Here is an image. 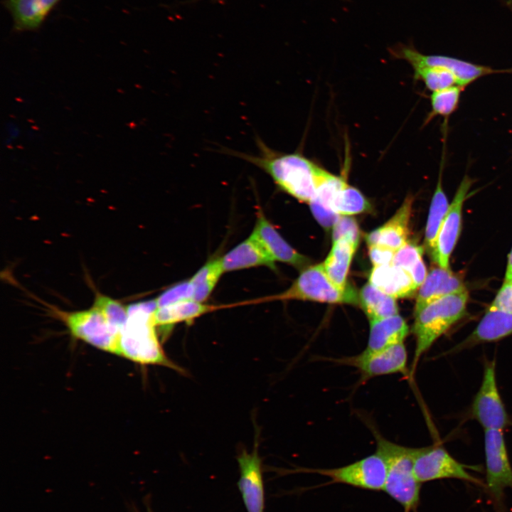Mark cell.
<instances>
[{
    "label": "cell",
    "instance_id": "38",
    "mask_svg": "<svg viewBox=\"0 0 512 512\" xmlns=\"http://www.w3.org/2000/svg\"><path fill=\"white\" fill-rule=\"evenodd\" d=\"M508 5L511 7L512 11V0H507Z\"/></svg>",
    "mask_w": 512,
    "mask_h": 512
},
{
    "label": "cell",
    "instance_id": "23",
    "mask_svg": "<svg viewBox=\"0 0 512 512\" xmlns=\"http://www.w3.org/2000/svg\"><path fill=\"white\" fill-rule=\"evenodd\" d=\"M211 306L203 302L193 299L186 300L171 305L156 307L154 313V321L156 328L163 334L162 338L170 331L171 328L180 322H190L201 315L210 311Z\"/></svg>",
    "mask_w": 512,
    "mask_h": 512
},
{
    "label": "cell",
    "instance_id": "24",
    "mask_svg": "<svg viewBox=\"0 0 512 512\" xmlns=\"http://www.w3.org/2000/svg\"><path fill=\"white\" fill-rule=\"evenodd\" d=\"M356 249L357 247L348 240H338L334 242L329 255L322 263L329 279L341 289L348 286L347 275Z\"/></svg>",
    "mask_w": 512,
    "mask_h": 512
},
{
    "label": "cell",
    "instance_id": "30",
    "mask_svg": "<svg viewBox=\"0 0 512 512\" xmlns=\"http://www.w3.org/2000/svg\"><path fill=\"white\" fill-rule=\"evenodd\" d=\"M463 88L459 85H454L433 92L430 97L432 112L427 120L437 115L447 117L452 114L458 106Z\"/></svg>",
    "mask_w": 512,
    "mask_h": 512
},
{
    "label": "cell",
    "instance_id": "33",
    "mask_svg": "<svg viewBox=\"0 0 512 512\" xmlns=\"http://www.w3.org/2000/svg\"><path fill=\"white\" fill-rule=\"evenodd\" d=\"M341 239H346L358 247L360 231L355 218L350 215H340L333 226V242Z\"/></svg>",
    "mask_w": 512,
    "mask_h": 512
},
{
    "label": "cell",
    "instance_id": "35",
    "mask_svg": "<svg viewBox=\"0 0 512 512\" xmlns=\"http://www.w3.org/2000/svg\"><path fill=\"white\" fill-rule=\"evenodd\" d=\"M488 308L512 313V283L503 282Z\"/></svg>",
    "mask_w": 512,
    "mask_h": 512
},
{
    "label": "cell",
    "instance_id": "18",
    "mask_svg": "<svg viewBox=\"0 0 512 512\" xmlns=\"http://www.w3.org/2000/svg\"><path fill=\"white\" fill-rule=\"evenodd\" d=\"M465 290L467 289L460 274L437 265L430 270L420 287L415 312L434 300Z\"/></svg>",
    "mask_w": 512,
    "mask_h": 512
},
{
    "label": "cell",
    "instance_id": "22",
    "mask_svg": "<svg viewBox=\"0 0 512 512\" xmlns=\"http://www.w3.org/2000/svg\"><path fill=\"white\" fill-rule=\"evenodd\" d=\"M410 329L399 314L370 321L368 343L365 351H377L404 343Z\"/></svg>",
    "mask_w": 512,
    "mask_h": 512
},
{
    "label": "cell",
    "instance_id": "2",
    "mask_svg": "<svg viewBox=\"0 0 512 512\" xmlns=\"http://www.w3.org/2000/svg\"><path fill=\"white\" fill-rule=\"evenodd\" d=\"M155 299L127 306V321L118 335L117 356L142 365H158L185 371L164 351L154 321Z\"/></svg>",
    "mask_w": 512,
    "mask_h": 512
},
{
    "label": "cell",
    "instance_id": "15",
    "mask_svg": "<svg viewBox=\"0 0 512 512\" xmlns=\"http://www.w3.org/2000/svg\"><path fill=\"white\" fill-rule=\"evenodd\" d=\"M251 235L258 240L274 262H282L297 267L308 264V259L287 242L261 211L257 215Z\"/></svg>",
    "mask_w": 512,
    "mask_h": 512
},
{
    "label": "cell",
    "instance_id": "10",
    "mask_svg": "<svg viewBox=\"0 0 512 512\" xmlns=\"http://www.w3.org/2000/svg\"><path fill=\"white\" fill-rule=\"evenodd\" d=\"M393 55L407 61L414 68L439 67L450 71L455 76L458 85L464 87L474 80L492 73L507 72L474 64L453 57L441 55H425L410 46H400L393 50Z\"/></svg>",
    "mask_w": 512,
    "mask_h": 512
},
{
    "label": "cell",
    "instance_id": "34",
    "mask_svg": "<svg viewBox=\"0 0 512 512\" xmlns=\"http://www.w3.org/2000/svg\"><path fill=\"white\" fill-rule=\"evenodd\" d=\"M422 247L408 241L395 251L391 264L409 272L422 260Z\"/></svg>",
    "mask_w": 512,
    "mask_h": 512
},
{
    "label": "cell",
    "instance_id": "9",
    "mask_svg": "<svg viewBox=\"0 0 512 512\" xmlns=\"http://www.w3.org/2000/svg\"><path fill=\"white\" fill-rule=\"evenodd\" d=\"M414 471L420 484L442 479H457L482 485L479 479L467 471L466 465L456 460L439 445L417 448Z\"/></svg>",
    "mask_w": 512,
    "mask_h": 512
},
{
    "label": "cell",
    "instance_id": "37",
    "mask_svg": "<svg viewBox=\"0 0 512 512\" xmlns=\"http://www.w3.org/2000/svg\"><path fill=\"white\" fill-rule=\"evenodd\" d=\"M504 281L512 283V248L508 255Z\"/></svg>",
    "mask_w": 512,
    "mask_h": 512
},
{
    "label": "cell",
    "instance_id": "3",
    "mask_svg": "<svg viewBox=\"0 0 512 512\" xmlns=\"http://www.w3.org/2000/svg\"><path fill=\"white\" fill-rule=\"evenodd\" d=\"M467 290L434 300L417 312L412 332L415 346L410 376L416 370L420 358L433 343L466 314Z\"/></svg>",
    "mask_w": 512,
    "mask_h": 512
},
{
    "label": "cell",
    "instance_id": "25",
    "mask_svg": "<svg viewBox=\"0 0 512 512\" xmlns=\"http://www.w3.org/2000/svg\"><path fill=\"white\" fill-rule=\"evenodd\" d=\"M358 299L369 321L398 314L395 299L385 294L370 282L362 287Z\"/></svg>",
    "mask_w": 512,
    "mask_h": 512
},
{
    "label": "cell",
    "instance_id": "13",
    "mask_svg": "<svg viewBox=\"0 0 512 512\" xmlns=\"http://www.w3.org/2000/svg\"><path fill=\"white\" fill-rule=\"evenodd\" d=\"M472 183V179L468 176L463 178L437 235L431 257L441 267L449 269V259L461 233L463 205Z\"/></svg>",
    "mask_w": 512,
    "mask_h": 512
},
{
    "label": "cell",
    "instance_id": "39",
    "mask_svg": "<svg viewBox=\"0 0 512 512\" xmlns=\"http://www.w3.org/2000/svg\"><path fill=\"white\" fill-rule=\"evenodd\" d=\"M404 511H405L404 512H410V511H405V510H404Z\"/></svg>",
    "mask_w": 512,
    "mask_h": 512
},
{
    "label": "cell",
    "instance_id": "11",
    "mask_svg": "<svg viewBox=\"0 0 512 512\" xmlns=\"http://www.w3.org/2000/svg\"><path fill=\"white\" fill-rule=\"evenodd\" d=\"M407 351L404 343L377 351L363 350L358 355L337 361L356 368L363 381L372 378L395 374L407 373Z\"/></svg>",
    "mask_w": 512,
    "mask_h": 512
},
{
    "label": "cell",
    "instance_id": "16",
    "mask_svg": "<svg viewBox=\"0 0 512 512\" xmlns=\"http://www.w3.org/2000/svg\"><path fill=\"white\" fill-rule=\"evenodd\" d=\"M414 198L408 195L393 216L366 235L368 245H383L397 250L408 242Z\"/></svg>",
    "mask_w": 512,
    "mask_h": 512
},
{
    "label": "cell",
    "instance_id": "4",
    "mask_svg": "<svg viewBox=\"0 0 512 512\" xmlns=\"http://www.w3.org/2000/svg\"><path fill=\"white\" fill-rule=\"evenodd\" d=\"M376 450L385 460L387 475L383 491L399 503L404 510L411 512L420 502L421 484L414 471L417 448L393 442L373 430Z\"/></svg>",
    "mask_w": 512,
    "mask_h": 512
},
{
    "label": "cell",
    "instance_id": "7",
    "mask_svg": "<svg viewBox=\"0 0 512 512\" xmlns=\"http://www.w3.org/2000/svg\"><path fill=\"white\" fill-rule=\"evenodd\" d=\"M305 471L327 476L331 479V484H343L372 491L383 490L387 475L385 460L377 452L343 466L307 469Z\"/></svg>",
    "mask_w": 512,
    "mask_h": 512
},
{
    "label": "cell",
    "instance_id": "36",
    "mask_svg": "<svg viewBox=\"0 0 512 512\" xmlns=\"http://www.w3.org/2000/svg\"><path fill=\"white\" fill-rule=\"evenodd\" d=\"M368 247L369 257L374 266L391 264L395 250L378 245H369Z\"/></svg>",
    "mask_w": 512,
    "mask_h": 512
},
{
    "label": "cell",
    "instance_id": "8",
    "mask_svg": "<svg viewBox=\"0 0 512 512\" xmlns=\"http://www.w3.org/2000/svg\"><path fill=\"white\" fill-rule=\"evenodd\" d=\"M471 415L484 430L503 431L510 424L509 416L498 388L494 361L484 365L481 384L472 401Z\"/></svg>",
    "mask_w": 512,
    "mask_h": 512
},
{
    "label": "cell",
    "instance_id": "5",
    "mask_svg": "<svg viewBox=\"0 0 512 512\" xmlns=\"http://www.w3.org/2000/svg\"><path fill=\"white\" fill-rule=\"evenodd\" d=\"M358 296L350 285L344 289L338 288L326 274L323 264H318L302 270L291 287L275 298L357 304L359 302Z\"/></svg>",
    "mask_w": 512,
    "mask_h": 512
},
{
    "label": "cell",
    "instance_id": "21",
    "mask_svg": "<svg viewBox=\"0 0 512 512\" xmlns=\"http://www.w3.org/2000/svg\"><path fill=\"white\" fill-rule=\"evenodd\" d=\"M369 282L395 299L411 297L417 289L409 272L392 264L374 266Z\"/></svg>",
    "mask_w": 512,
    "mask_h": 512
},
{
    "label": "cell",
    "instance_id": "12",
    "mask_svg": "<svg viewBox=\"0 0 512 512\" xmlns=\"http://www.w3.org/2000/svg\"><path fill=\"white\" fill-rule=\"evenodd\" d=\"M484 454L486 486L499 501L505 489H512V466L502 430H484Z\"/></svg>",
    "mask_w": 512,
    "mask_h": 512
},
{
    "label": "cell",
    "instance_id": "14",
    "mask_svg": "<svg viewBox=\"0 0 512 512\" xmlns=\"http://www.w3.org/2000/svg\"><path fill=\"white\" fill-rule=\"evenodd\" d=\"M257 447L255 439L252 451L243 449L237 458L240 469L238 485L247 512H264L265 509L262 459Z\"/></svg>",
    "mask_w": 512,
    "mask_h": 512
},
{
    "label": "cell",
    "instance_id": "28",
    "mask_svg": "<svg viewBox=\"0 0 512 512\" xmlns=\"http://www.w3.org/2000/svg\"><path fill=\"white\" fill-rule=\"evenodd\" d=\"M223 273L220 257L212 259L202 266L189 279L193 289V300L204 302Z\"/></svg>",
    "mask_w": 512,
    "mask_h": 512
},
{
    "label": "cell",
    "instance_id": "6",
    "mask_svg": "<svg viewBox=\"0 0 512 512\" xmlns=\"http://www.w3.org/2000/svg\"><path fill=\"white\" fill-rule=\"evenodd\" d=\"M56 314L75 338L117 355L119 333L97 306L92 305L88 309L73 311L56 310Z\"/></svg>",
    "mask_w": 512,
    "mask_h": 512
},
{
    "label": "cell",
    "instance_id": "27",
    "mask_svg": "<svg viewBox=\"0 0 512 512\" xmlns=\"http://www.w3.org/2000/svg\"><path fill=\"white\" fill-rule=\"evenodd\" d=\"M330 208L340 215H352L369 210L370 204L360 191L346 181L334 195Z\"/></svg>",
    "mask_w": 512,
    "mask_h": 512
},
{
    "label": "cell",
    "instance_id": "32",
    "mask_svg": "<svg viewBox=\"0 0 512 512\" xmlns=\"http://www.w3.org/2000/svg\"><path fill=\"white\" fill-rule=\"evenodd\" d=\"M193 289L190 280L183 281L166 289L156 298V307L193 299Z\"/></svg>",
    "mask_w": 512,
    "mask_h": 512
},
{
    "label": "cell",
    "instance_id": "19",
    "mask_svg": "<svg viewBox=\"0 0 512 512\" xmlns=\"http://www.w3.org/2000/svg\"><path fill=\"white\" fill-rule=\"evenodd\" d=\"M60 0H4L16 32L38 30Z\"/></svg>",
    "mask_w": 512,
    "mask_h": 512
},
{
    "label": "cell",
    "instance_id": "29",
    "mask_svg": "<svg viewBox=\"0 0 512 512\" xmlns=\"http://www.w3.org/2000/svg\"><path fill=\"white\" fill-rule=\"evenodd\" d=\"M414 71L415 78L421 80L432 92L458 85L453 73L444 68L420 67L414 68Z\"/></svg>",
    "mask_w": 512,
    "mask_h": 512
},
{
    "label": "cell",
    "instance_id": "1",
    "mask_svg": "<svg viewBox=\"0 0 512 512\" xmlns=\"http://www.w3.org/2000/svg\"><path fill=\"white\" fill-rule=\"evenodd\" d=\"M257 154L233 150L227 153L240 158L266 173L277 187L301 202L311 201L315 194L317 165L298 152L282 153L256 138Z\"/></svg>",
    "mask_w": 512,
    "mask_h": 512
},
{
    "label": "cell",
    "instance_id": "31",
    "mask_svg": "<svg viewBox=\"0 0 512 512\" xmlns=\"http://www.w3.org/2000/svg\"><path fill=\"white\" fill-rule=\"evenodd\" d=\"M92 305L101 310L112 328L119 333L127 319V306L100 293L96 294Z\"/></svg>",
    "mask_w": 512,
    "mask_h": 512
},
{
    "label": "cell",
    "instance_id": "17",
    "mask_svg": "<svg viewBox=\"0 0 512 512\" xmlns=\"http://www.w3.org/2000/svg\"><path fill=\"white\" fill-rule=\"evenodd\" d=\"M511 334L512 313L488 308L472 333L449 352H457L482 343L498 341Z\"/></svg>",
    "mask_w": 512,
    "mask_h": 512
},
{
    "label": "cell",
    "instance_id": "26",
    "mask_svg": "<svg viewBox=\"0 0 512 512\" xmlns=\"http://www.w3.org/2000/svg\"><path fill=\"white\" fill-rule=\"evenodd\" d=\"M442 164L432 198L425 228V243L430 256L434 251L437 235L449 208L442 185Z\"/></svg>",
    "mask_w": 512,
    "mask_h": 512
},
{
    "label": "cell",
    "instance_id": "20",
    "mask_svg": "<svg viewBox=\"0 0 512 512\" xmlns=\"http://www.w3.org/2000/svg\"><path fill=\"white\" fill-rule=\"evenodd\" d=\"M223 272L266 266L275 270V262L252 235L220 257Z\"/></svg>",
    "mask_w": 512,
    "mask_h": 512
}]
</instances>
